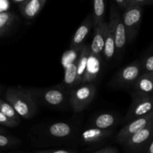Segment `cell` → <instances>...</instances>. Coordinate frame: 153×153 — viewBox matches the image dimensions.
<instances>
[{
  "instance_id": "1",
  "label": "cell",
  "mask_w": 153,
  "mask_h": 153,
  "mask_svg": "<svg viewBox=\"0 0 153 153\" xmlns=\"http://www.w3.org/2000/svg\"><path fill=\"white\" fill-rule=\"evenodd\" d=\"M28 91L38 106L61 109L69 103L71 90L68 89L62 84L50 88H28Z\"/></svg>"
},
{
  "instance_id": "2",
  "label": "cell",
  "mask_w": 153,
  "mask_h": 153,
  "mask_svg": "<svg viewBox=\"0 0 153 153\" xmlns=\"http://www.w3.org/2000/svg\"><path fill=\"white\" fill-rule=\"evenodd\" d=\"M4 97L7 102L13 107L20 117L30 119L36 114L38 105L30 94L28 88L11 87L8 88Z\"/></svg>"
},
{
  "instance_id": "3",
  "label": "cell",
  "mask_w": 153,
  "mask_h": 153,
  "mask_svg": "<svg viewBox=\"0 0 153 153\" xmlns=\"http://www.w3.org/2000/svg\"><path fill=\"white\" fill-rule=\"evenodd\" d=\"M142 73L140 61L136 59L118 70L109 81L107 86L115 90H131Z\"/></svg>"
},
{
  "instance_id": "4",
  "label": "cell",
  "mask_w": 153,
  "mask_h": 153,
  "mask_svg": "<svg viewBox=\"0 0 153 153\" xmlns=\"http://www.w3.org/2000/svg\"><path fill=\"white\" fill-rule=\"evenodd\" d=\"M97 88L94 83L80 84L71 90L70 94V105L75 113L85 110L94 100Z\"/></svg>"
},
{
  "instance_id": "5",
  "label": "cell",
  "mask_w": 153,
  "mask_h": 153,
  "mask_svg": "<svg viewBox=\"0 0 153 153\" xmlns=\"http://www.w3.org/2000/svg\"><path fill=\"white\" fill-rule=\"evenodd\" d=\"M130 96L131 104L124 118V122L126 124L153 111V99L152 96L131 92Z\"/></svg>"
},
{
  "instance_id": "6",
  "label": "cell",
  "mask_w": 153,
  "mask_h": 153,
  "mask_svg": "<svg viewBox=\"0 0 153 153\" xmlns=\"http://www.w3.org/2000/svg\"><path fill=\"white\" fill-rule=\"evenodd\" d=\"M143 7L129 6L122 14V20L124 26L127 43H131L137 36L142 19Z\"/></svg>"
},
{
  "instance_id": "7",
  "label": "cell",
  "mask_w": 153,
  "mask_h": 153,
  "mask_svg": "<svg viewBox=\"0 0 153 153\" xmlns=\"http://www.w3.org/2000/svg\"><path fill=\"white\" fill-rule=\"evenodd\" d=\"M153 139V120L126 140L122 146L128 153L145 152Z\"/></svg>"
},
{
  "instance_id": "8",
  "label": "cell",
  "mask_w": 153,
  "mask_h": 153,
  "mask_svg": "<svg viewBox=\"0 0 153 153\" xmlns=\"http://www.w3.org/2000/svg\"><path fill=\"white\" fill-rule=\"evenodd\" d=\"M153 120V111L142 117L136 118L125 124L121 129L118 131L116 135V140L117 143L122 145L131 136L137 133L138 131L143 129L152 121Z\"/></svg>"
},
{
  "instance_id": "9",
  "label": "cell",
  "mask_w": 153,
  "mask_h": 153,
  "mask_svg": "<svg viewBox=\"0 0 153 153\" xmlns=\"http://www.w3.org/2000/svg\"><path fill=\"white\" fill-rule=\"evenodd\" d=\"M110 12L112 14L114 19V28H115V43L116 55L119 56L124 51L127 43L125 29L122 20V15L119 9L117 7L114 1H111Z\"/></svg>"
},
{
  "instance_id": "10",
  "label": "cell",
  "mask_w": 153,
  "mask_h": 153,
  "mask_svg": "<svg viewBox=\"0 0 153 153\" xmlns=\"http://www.w3.org/2000/svg\"><path fill=\"white\" fill-rule=\"evenodd\" d=\"M102 62H103V56L94 55L90 52L87 61L85 74L81 84L94 83L101 72Z\"/></svg>"
},
{
  "instance_id": "11",
  "label": "cell",
  "mask_w": 153,
  "mask_h": 153,
  "mask_svg": "<svg viewBox=\"0 0 153 153\" xmlns=\"http://www.w3.org/2000/svg\"><path fill=\"white\" fill-rule=\"evenodd\" d=\"M107 29L108 23L105 21L94 28V37L89 46L91 53L103 56V50L107 34Z\"/></svg>"
},
{
  "instance_id": "12",
  "label": "cell",
  "mask_w": 153,
  "mask_h": 153,
  "mask_svg": "<svg viewBox=\"0 0 153 153\" xmlns=\"http://www.w3.org/2000/svg\"><path fill=\"white\" fill-rule=\"evenodd\" d=\"M93 28V21L92 13L87 15L76 31H75L70 41V49H77L83 45L88 33Z\"/></svg>"
},
{
  "instance_id": "13",
  "label": "cell",
  "mask_w": 153,
  "mask_h": 153,
  "mask_svg": "<svg viewBox=\"0 0 153 153\" xmlns=\"http://www.w3.org/2000/svg\"><path fill=\"white\" fill-rule=\"evenodd\" d=\"M108 23L107 34L105 40L104 47L103 50V58L107 62L112 61L116 55L115 43V28H114V19L112 13L110 12Z\"/></svg>"
},
{
  "instance_id": "14",
  "label": "cell",
  "mask_w": 153,
  "mask_h": 153,
  "mask_svg": "<svg viewBox=\"0 0 153 153\" xmlns=\"http://www.w3.org/2000/svg\"><path fill=\"white\" fill-rule=\"evenodd\" d=\"M46 3V0H24L18 7L26 20H32L40 13Z\"/></svg>"
},
{
  "instance_id": "15",
  "label": "cell",
  "mask_w": 153,
  "mask_h": 153,
  "mask_svg": "<svg viewBox=\"0 0 153 153\" xmlns=\"http://www.w3.org/2000/svg\"><path fill=\"white\" fill-rule=\"evenodd\" d=\"M112 133V129H100L94 127H90L81 133L80 139L86 144H94L106 140Z\"/></svg>"
},
{
  "instance_id": "16",
  "label": "cell",
  "mask_w": 153,
  "mask_h": 153,
  "mask_svg": "<svg viewBox=\"0 0 153 153\" xmlns=\"http://www.w3.org/2000/svg\"><path fill=\"white\" fill-rule=\"evenodd\" d=\"M119 123V118L114 114L101 113L97 114L93 117L91 121V125L94 128L100 129H112L113 127L116 126Z\"/></svg>"
},
{
  "instance_id": "17",
  "label": "cell",
  "mask_w": 153,
  "mask_h": 153,
  "mask_svg": "<svg viewBox=\"0 0 153 153\" xmlns=\"http://www.w3.org/2000/svg\"><path fill=\"white\" fill-rule=\"evenodd\" d=\"M131 93L150 95L153 94V72L142 73L130 90Z\"/></svg>"
},
{
  "instance_id": "18",
  "label": "cell",
  "mask_w": 153,
  "mask_h": 153,
  "mask_svg": "<svg viewBox=\"0 0 153 153\" xmlns=\"http://www.w3.org/2000/svg\"><path fill=\"white\" fill-rule=\"evenodd\" d=\"M77 60L78 56L69 62L64 68V76L62 85L69 90H72L76 87Z\"/></svg>"
},
{
  "instance_id": "19",
  "label": "cell",
  "mask_w": 153,
  "mask_h": 153,
  "mask_svg": "<svg viewBox=\"0 0 153 153\" xmlns=\"http://www.w3.org/2000/svg\"><path fill=\"white\" fill-rule=\"evenodd\" d=\"M90 54L89 46L87 44H83L80 47L79 55L77 60V77H76V87L82 83L84 74H85L86 68L87 61Z\"/></svg>"
},
{
  "instance_id": "20",
  "label": "cell",
  "mask_w": 153,
  "mask_h": 153,
  "mask_svg": "<svg viewBox=\"0 0 153 153\" xmlns=\"http://www.w3.org/2000/svg\"><path fill=\"white\" fill-rule=\"evenodd\" d=\"M47 134L56 138H64L70 136L73 132V127L64 122L52 123L47 128Z\"/></svg>"
},
{
  "instance_id": "21",
  "label": "cell",
  "mask_w": 153,
  "mask_h": 153,
  "mask_svg": "<svg viewBox=\"0 0 153 153\" xmlns=\"http://www.w3.org/2000/svg\"><path fill=\"white\" fill-rule=\"evenodd\" d=\"M17 16L14 12H0V37L5 35L14 25Z\"/></svg>"
},
{
  "instance_id": "22",
  "label": "cell",
  "mask_w": 153,
  "mask_h": 153,
  "mask_svg": "<svg viewBox=\"0 0 153 153\" xmlns=\"http://www.w3.org/2000/svg\"><path fill=\"white\" fill-rule=\"evenodd\" d=\"M106 11V1L104 0H94L93 1V11L92 13L93 21V28L99 24L104 22Z\"/></svg>"
},
{
  "instance_id": "23",
  "label": "cell",
  "mask_w": 153,
  "mask_h": 153,
  "mask_svg": "<svg viewBox=\"0 0 153 153\" xmlns=\"http://www.w3.org/2000/svg\"><path fill=\"white\" fill-rule=\"evenodd\" d=\"M139 59L142 66V73L153 72V46H150L148 51Z\"/></svg>"
},
{
  "instance_id": "24",
  "label": "cell",
  "mask_w": 153,
  "mask_h": 153,
  "mask_svg": "<svg viewBox=\"0 0 153 153\" xmlns=\"http://www.w3.org/2000/svg\"><path fill=\"white\" fill-rule=\"evenodd\" d=\"M0 112L19 124L20 123V117L16 114L13 107L8 102L2 100L1 98H0Z\"/></svg>"
},
{
  "instance_id": "25",
  "label": "cell",
  "mask_w": 153,
  "mask_h": 153,
  "mask_svg": "<svg viewBox=\"0 0 153 153\" xmlns=\"http://www.w3.org/2000/svg\"><path fill=\"white\" fill-rule=\"evenodd\" d=\"M21 141L17 137L6 135L5 134H0V148L7 149L20 144Z\"/></svg>"
},
{
  "instance_id": "26",
  "label": "cell",
  "mask_w": 153,
  "mask_h": 153,
  "mask_svg": "<svg viewBox=\"0 0 153 153\" xmlns=\"http://www.w3.org/2000/svg\"><path fill=\"white\" fill-rule=\"evenodd\" d=\"M18 125H19L18 123L15 122L13 120L10 119L7 116H5V115L0 112V126L9 127V128H15Z\"/></svg>"
},
{
  "instance_id": "27",
  "label": "cell",
  "mask_w": 153,
  "mask_h": 153,
  "mask_svg": "<svg viewBox=\"0 0 153 153\" xmlns=\"http://www.w3.org/2000/svg\"><path fill=\"white\" fill-rule=\"evenodd\" d=\"M34 153H78L74 151L66 150V149H44V150H37Z\"/></svg>"
},
{
  "instance_id": "28",
  "label": "cell",
  "mask_w": 153,
  "mask_h": 153,
  "mask_svg": "<svg viewBox=\"0 0 153 153\" xmlns=\"http://www.w3.org/2000/svg\"><path fill=\"white\" fill-rule=\"evenodd\" d=\"M113 1L117 7L122 12L129 7L128 0H115Z\"/></svg>"
},
{
  "instance_id": "29",
  "label": "cell",
  "mask_w": 153,
  "mask_h": 153,
  "mask_svg": "<svg viewBox=\"0 0 153 153\" xmlns=\"http://www.w3.org/2000/svg\"><path fill=\"white\" fill-rule=\"evenodd\" d=\"M93 153H119V152H118V150L116 147L108 146V147L102 148V149L95 151V152Z\"/></svg>"
},
{
  "instance_id": "30",
  "label": "cell",
  "mask_w": 153,
  "mask_h": 153,
  "mask_svg": "<svg viewBox=\"0 0 153 153\" xmlns=\"http://www.w3.org/2000/svg\"><path fill=\"white\" fill-rule=\"evenodd\" d=\"M145 153H153V139L151 143H150V144L148 145V148L146 150Z\"/></svg>"
},
{
  "instance_id": "31",
  "label": "cell",
  "mask_w": 153,
  "mask_h": 153,
  "mask_svg": "<svg viewBox=\"0 0 153 153\" xmlns=\"http://www.w3.org/2000/svg\"><path fill=\"white\" fill-rule=\"evenodd\" d=\"M0 134H6V130L0 126Z\"/></svg>"
},
{
  "instance_id": "32",
  "label": "cell",
  "mask_w": 153,
  "mask_h": 153,
  "mask_svg": "<svg viewBox=\"0 0 153 153\" xmlns=\"http://www.w3.org/2000/svg\"><path fill=\"white\" fill-rule=\"evenodd\" d=\"M152 46H153V40H152Z\"/></svg>"
},
{
  "instance_id": "33",
  "label": "cell",
  "mask_w": 153,
  "mask_h": 153,
  "mask_svg": "<svg viewBox=\"0 0 153 153\" xmlns=\"http://www.w3.org/2000/svg\"><path fill=\"white\" fill-rule=\"evenodd\" d=\"M152 99H153V94H152Z\"/></svg>"
}]
</instances>
